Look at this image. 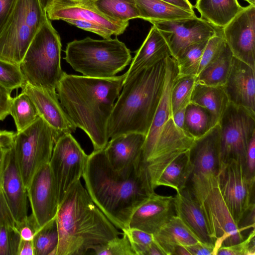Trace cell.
I'll return each instance as SVG.
<instances>
[{
	"mask_svg": "<svg viewBox=\"0 0 255 255\" xmlns=\"http://www.w3.org/2000/svg\"><path fill=\"white\" fill-rule=\"evenodd\" d=\"M125 77V73L99 78L64 72L57 85L61 106L73 125L89 136L94 150L104 149L109 141L108 122Z\"/></svg>",
	"mask_w": 255,
	"mask_h": 255,
	"instance_id": "1",
	"label": "cell"
},
{
	"mask_svg": "<svg viewBox=\"0 0 255 255\" xmlns=\"http://www.w3.org/2000/svg\"><path fill=\"white\" fill-rule=\"evenodd\" d=\"M82 177L92 200L122 231L128 228L136 208L154 192L144 164L129 174L121 173L112 166L104 148L88 155Z\"/></svg>",
	"mask_w": 255,
	"mask_h": 255,
	"instance_id": "2",
	"label": "cell"
},
{
	"mask_svg": "<svg viewBox=\"0 0 255 255\" xmlns=\"http://www.w3.org/2000/svg\"><path fill=\"white\" fill-rule=\"evenodd\" d=\"M56 220L59 243L55 255H85L121 234L95 204L80 180L59 204Z\"/></svg>",
	"mask_w": 255,
	"mask_h": 255,
	"instance_id": "3",
	"label": "cell"
},
{
	"mask_svg": "<svg viewBox=\"0 0 255 255\" xmlns=\"http://www.w3.org/2000/svg\"><path fill=\"white\" fill-rule=\"evenodd\" d=\"M166 58L125 79L108 122L109 138L131 132L146 135L162 94Z\"/></svg>",
	"mask_w": 255,
	"mask_h": 255,
	"instance_id": "4",
	"label": "cell"
},
{
	"mask_svg": "<svg viewBox=\"0 0 255 255\" xmlns=\"http://www.w3.org/2000/svg\"><path fill=\"white\" fill-rule=\"evenodd\" d=\"M65 53L64 59L75 71L93 78L115 76L131 60L130 50L117 37L74 40L67 44Z\"/></svg>",
	"mask_w": 255,
	"mask_h": 255,
	"instance_id": "5",
	"label": "cell"
},
{
	"mask_svg": "<svg viewBox=\"0 0 255 255\" xmlns=\"http://www.w3.org/2000/svg\"><path fill=\"white\" fill-rule=\"evenodd\" d=\"M218 174L192 173L190 188L205 216L214 244V255L220 248L245 239L244 231L235 222L222 195Z\"/></svg>",
	"mask_w": 255,
	"mask_h": 255,
	"instance_id": "6",
	"label": "cell"
},
{
	"mask_svg": "<svg viewBox=\"0 0 255 255\" xmlns=\"http://www.w3.org/2000/svg\"><path fill=\"white\" fill-rule=\"evenodd\" d=\"M61 48L60 36L47 18L19 64L25 83L39 88L56 90L64 72L61 65Z\"/></svg>",
	"mask_w": 255,
	"mask_h": 255,
	"instance_id": "7",
	"label": "cell"
},
{
	"mask_svg": "<svg viewBox=\"0 0 255 255\" xmlns=\"http://www.w3.org/2000/svg\"><path fill=\"white\" fill-rule=\"evenodd\" d=\"M47 18L38 0H17L0 33V59L19 65Z\"/></svg>",
	"mask_w": 255,
	"mask_h": 255,
	"instance_id": "8",
	"label": "cell"
},
{
	"mask_svg": "<svg viewBox=\"0 0 255 255\" xmlns=\"http://www.w3.org/2000/svg\"><path fill=\"white\" fill-rule=\"evenodd\" d=\"M55 141L53 130L39 116L24 129L14 132L10 146L26 190L39 170L49 163Z\"/></svg>",
	"mask_w": 255,
	"mask_h": 255,
	"instance_id": "9",
	"label": "cell"
},
{
	"mask_svg": "<svg viewBox=\"0 0 255 255\" xmlns=\"http://www.w3.org/2000/svg\"><path fill=\"white\" fill-rule=\"evenodd\" d=\"M218 124L222 164L231 159L245 164L249 142L255 133V114L229 103Z\"/></svg>",
	"mask_w": 255,
	"mask_h": 255,
	"instance_id": "10",
	"label": "cell"
},
{
	"mask_svg": "<svg viewBox=\"0 0 255 255\" xmlns=\"http://www.w3.org/2000/svg\"><path fill=\"white\" fill-rule=\"evenodd\" d=\"M88 157L71 133L62 135L55 142L49 164L59 205L70 188L83 176Z\"/></svg>",
	"mask_w": 255,
	"mask_h": 255,
	"instance_id": "11",
	"label": "cell"
},
{
	"mask_svg": "<svg viewBox=\"0 0 255 255\" xmlns=\"http://www.w3.org/2000/svg\"><path fill=\"white\" fill-rule=\"evenodd\" d=\"M218 177L224 199L240 227L244 218L255 206L253 197L255 178L249 177L244 163L235 159L222 164Z\"/></svg>",
	"mask_w": 255,
	"mask_h": 255,
	"instance_id": "12",
	"label": "cell"
},
{
	"mask_svg": "<svg viewBox=\"0 0 255 255\" xmlns=\"http://www.w3.org/2000/svg\"><path fill=\"white\" fill-rule=\"evenodd\" d=\"M27 194L31 210L28 222L36 233L56 217L59 207L56 188L49 163L35 174Z\"/></svg>",
	"mask_w": 255,
	"mask_h": 255,
	"instance_id": "13",
	"label": "cell"
},
{
	"mask_svg": "<svg viewBox=\"0 0 255 255\" xmlns=\"http://www.w3.org/2000/svg\"><path fill=\"white\" fill-rule=\"evenodd\" d=\"M10 144L6 147L3 155L0 185L9 212L18 230L28 223V198L26 189Z\"/></svg>",
	"mask_w": 255,
	"mask_h": 255,
	"instance_id": "14",
	"label": "cell"
},
{
	"mask_svg": "<svg viewBox=\"0 0 255 255\" xmlns=\"http://www.w3.org/2000/svg\"><path fill=\"white\" fill-rule=\"evenodd\" d=\"M151 23L161 32L175 59L188 46L208 40L217 33L216 28L197 16Z\"/></svg>",
	"mask_w": 255,
	"mask_h": 255,
	"instance_id": "15",
	"label": "cell"
},
{
	"mask_svg": "<svg viewBox=\"0 0 255 255\" xmlns=\"http://www.w3.org/2000/svg\"><path fill=\"white\" fill-rule=\"evenodd\" d=\"M221 33L233 56L255 70V5L244 7Z\"/></svg>",
	"mask_w": 255,
	"mask_h": 255,
	"instance_id": "16",
	"label": "cell"
},
{
	"mask_svg": "<svg viewBox=\"0 0 255 255\" xmlns=\"http://www.w3.org/2000/svg\"><path fill=\"white\" fill-rule=\"evenodd\" d=\"M145 168L152 190L164 186L180 192L187 187L193 172L190 149L172 154Z\"/></svg>",
	"mask_w": 255,
	"mask_h": 255,
	"instance_id": "17",
	"label": "cell"
},
{
	"mask_svg": "<svg viewBox=\"0 0 255 255\" xmlns=\"http://www.w3.org/2000/svg\"><path fill=\"white\" fill-rule=\"evenodd\" d=\"M21 89L22 92L26 93L34 103L39 116L53 130L56 141L64 134L75 131L77 128L61 106L56 90L39 88L26 83Z\"/></svg>",
	"mask_w": 255,
	"mask_h": 255,
	"instance_id": "18",
	"label": "cell"
},
{
	"mask_svg": "<svg viewBox=\"0 0 255 255\" xmlns=\"http://www.w3.org/2000/svg\"><path fill=\"white\" fill-rule=\"evenodd\" d=\"M46 14L49 20L77 19L92 22L108 29L115 35L122 34L129 23L107 17L89 0H55L47 9Z\"/></svg>",
	"mask_w": 255,
	"mask_h": 255,
	"instance_id": "19",
	"label": "cell"
},
{
	"mask_svg": "<svg viewBox=\"0 0 255 255\" xmlns=\"http://www.w3.org/2000/svg\"><path fill=\"white\" fill-rule=\"evenodd\" d=\"M145 138L144 134L131 132L111 138L104 150L114 169L129 174L143 164L142 147Z\"/></svg>",
	"mask_w": 255,
	"mask_h": 255,
	"instance_id": "20",
	"label": "cell"
},
{
	"mask_svg": "<svg viewBox=\"0 0 255 255\" xmlns=\"http://www.w3.org/2000/svg\"><path fill=\"white\" fill-rule=\"evenodd\" d=\"M175 215L173 197L153 192L134 210L128 228L154 234Z\"/></svg>",
	"mask_w": 255,
	"mask_h": 255,
	"instance_id": "21",
	"label": "cell"
},
{
	"mask_svg": "<svg viewBox=\"0 0 255 255\" xmlns=\"http://www.w3.org/2000/svg\"><path fill=\"white\" fill-rule=\"evenodd\" d=\"M223 89L230 103L255 114V70L233 56Z\"/></svg>",
	"mask_w": 255,
	"mask_h": 255,
	"instance_id": "22",
	"label": "cell"
},
{
	"mask_svg": "<svg viewBox=\"0 0 255 255\" xmlns=\"http://www.w3.org/2000/svg\"><path fill=\"white\" fill-rule=\"evenodd\" d=\"M178 76L176 61L172 56H168L166 58V73L162 94L142 147L143 164L149 156L164 125L171 118V93Z\"/></svg>",
	"mask_w": 255,
	"mask_h": 255,
	"instance_id": "23",
	"label": "cell"
},
{
	"mask_svg": "<svg viewBox=\"0 0 255 255\" xmlns=\"http://www.w3.org/2000/svg\"><path fill=\"white\" fill-rule=\"evenodd\" d=\"M220 131L218 124L205 135L195 139L190 149L192 173H219L222 166Z\"/></svg>",
	"mask_w": 255,
	"mask_h": 255,
	"instance_id": "24",
	"label": "cell"
},
{
	"mask_svg": "<svg viewBox=\"0 0 255 255\" xmlns=\"http://www.w3.org/2000/svg\"><path fill=\"white\" fill-rule=\"evenodd\" d=\"M175 214L202 243L214 247L204 213L190 188L187 187L173 197Z\"/></svg>",
	"mask_w": 255,
	"mask_h": 255,
	"instance_id": "25",
	"label": "cell"
},
{
	"mask_svg": "<svg viewBox=\"0 0 255 255\" xmlns=\"http://www.w3.org/2000/svg\"><path fill=\"white\" fill-rule=\"evenodd\" d=\"M194 140L187 132L177 127L171 118L163 127L144 166L175 153L190 149Z\"/></svg>",
	"mask_w": 255,
	"mask_h": 255,
	"instance_id": "26",
	"label": "cell"
},
{
	"mask_svg": "<svg viewBox=\"0 0 255 255\" xmlns=\"http://www.w3.org/2000/svg\"><path fill=\"white\" fill-rule=\"evenodd\" d=\"M168 56L171 54L168 44L161 32L153 25L140 47L136 52L128 70L125 73V79Z\"/></svg>",
	"mask_w": 255,
	"mask_h": 255,
	"instance_id": "27",
	"label": "cell"
},
{
	"mask_svg": "<svg viewBox=\"0 0 255 255\" xmlns=\"http://www.w3.org/2000/svg\"><path fill=\"white\" fill-rule=\"evenodd\" d=\"M153 235L154 241L165 255H172L178 246H188L201 242L176 215L171 217Z\"/></svg>",
	"mask_w": 255,
	"mask_h": 255,
	"instance_id": "28",
	"label": "cell"
},
{
	"mask_svg": "<svg viewBox=\"0 0 255 255\" xmlns=\"http://www.w3.org/2000/svg\"><path fill=\"white\" fill-rule=\"evenodd\" d=\"M194 7L201 18L221 29L244 8L238 0H196Z\"/></svg>",
	"mask_w": 255,
	"mask_h": 255,
	"instance_id": "29",
	"label": "cell"
},
{
	"mask_svg": "<svg viewBox=\"0 0 255 255\" xmlns=\"http://www.w3.org/2000/svg\"><path fill=\"white\" fill-rule=\"evenodd\" d=\"M139 18L148 21H164L191 18L196 16L190 11L162 0H135Z\"/></svg>",
	"mask_w": 255,
	"mask_h": 255,
	"instance_id": "30",
	"label": "cell"
},
{
	"mask_svg": "<svg viewBox=\"0 0 255 255\" xmlns=\"http://www.w3.org/2000/svg\"><path fill=\"white\" fill-rule=\"evenodd\" d=\"M190 102L208 110L219 122L230 103L223 87L197 83L193 88Z\"/></svg>",
	"mask_w": 255,
	"mask_h": 255,
	"instance_id": "31",
	"label": "cell"
},
{
	"mask_svg": "<svg viewBox=\"0 0 255 255\" xmlns=\"http://www.w3.org/2000/svg\"><path fill=\"white\" fill-rule=\"evenodd\" d=\"M233 58L226 43L220 55L195 77V83L206 86L223 87L228 78Z\"/></svg>",
	"mask_w": 255,
	"mask_h": 255,
	"instance_id": "32",
	"label": "cell"
},
{
	"mask_svg": "<svg viewBox=\"0 0 255 255\" xmlns=\"http://www.w3.org/2000/svg\"><path fill=\"white\" fill-rule=\"evenodd\" d=\"M218 123L219 121L207 109L191 102L186 106L185 130L194 139L203 136Z\"/></svg>",
	"mask_w": 255,
	"mask_h": 255,
	"instance_id": "33",
	"label": "cell"
},
{
	"mask_svg": "<svg viewBox=\"0 0 255 255\" xmlns=\"http://www.w3.org/2000/svg\"><path fill=\"white\" fill-rule=\"evenodd\" d=\"M100 12L117 22L139 18L135 0H89Z\"/></svg>",
	"mask_w": 255,
	"mask_h": 255,
	"instance_id": "34",
	"label": "cell"
},
{
	"mask_svg": "<svg viewBox=\"0 0 255 255\" xmlns=\"http://www.w3.org/2000/svg\"><path fill=\"white\" fill-rule=\"evenodd\" d=\"M9 113L14 120L17 131H21L29 127L39 117L34 103L23 92L12 98Z\"/></svg>",
	"mask_w": 255,
	"mask_h": 255,
	"instance_id": "35",
	"label": "cell"
},
{
	"mask_svg": "<svg viewBox=\"0 0 255 255\" xmlns=\"http://www.w3.org/2000/svg\"><path fill=\"white\" fill-rule=\"evenodd\" d=\"M20 239L6 204L0 217V255H17Z\"/></svg>",
	"mask_w": 255,
	"mask_h": 255,
	"instance_id": "36",
	"label": "cell"
},
{
	"mask_svg": "<svg viewBox=\"0 0 255 255\" xmlns=\"http://www.w3.org/2000/svg\"><path fill=\"white\" fill-rule=\"evenodd\" d=\"M32 242L34 255H55L59 243L56 217L36 232Z\"/></svg>",
	"mask_w": 255,
	"mask_h": 255,
	"instance_id": "37",
	"label": "cell"
},
{
	"mask_svg": "<svg viewBox=\"0 0 255 255\" xmlns=\"http://www.w3.org/2000/svg\"><path fill=\"white\" fill-rule=\"evenodd\" d=\"M208 40L202 41L188 46L175 59L179 77L187 76L196 77Z\"/></svg>",
	"mask_w": 255,
	"mask_h": 255,
	"instance_id": "38",
	"label": "cell"
},
{
	"mask_svg": "<svg viewBox=\"0 0 255 255\" xmlns=\"http://www.w3.org/2000/svg\"><path fill=\"white\" fill-rule=\"evenodd\" d=\"M195 84V77L178 76L171 93L172 115L178 111L186 108L191 102V97Z\"/></svg>",
	"mask_w": 255,
	"mask_h": 255,
	"instance_id": "39",
	"label": "cell"
},
{
	"mask_svg": "<svg viewBox=\"0 0 255 255\" xmlns=\"http://www.w3.org/2000/svg\"><path fill=\"white\" fill-rule=\"evenodd\" d=\"M25 83L19 65L0 59V84L10 91Z\"/></svg>",
	"mask_w": 255,
	"mask_h": 255,
	"instance_id": "40",
	"label": "cell"
},
{
	"mask_svg": "<svg viewBox=\"0 0 255 255\" xmlns=\"http://www.w3.org/2000/svg\"><path fill=\"white\" fill-rule=\"evenodd\" d=\"M116 238L107 243L94 247L92 250L97 255H135L127 235Z\"/></svg>",
	"mask_w": 255,
	"mask_h": 255,
	"instance_id": "41",
	"label": "cell"
},
{
	"mask_svg": "<svg viewBox=\"0 0 255 255\" xmlns=\"http://www.w3.org/2000/svg\"><path fill=\"white\" fill-rule=\"evenodd\" d=\"M123 232L127 235L135 255H145L154 241L153 234L137 229L128 228Z\"/></svg>",
	"mask_w": 255,
	"mask_h": 255,
	"instance_id": "42",
	"label": "cell"
},
{
	"mask_svg": "<svg viewBox=\"0 0 255 255\" xmlns=\"http://www.w3.org/2000/svg\"><path fill=\"white\" fill-rule=\"evenodd\" d=\"M226 44V43L221 33L217 32L208 39L202 55L197 75L208 65L218 58Z\"/></svg>",
	"mask_w": 255,
	"mask_h": 255,
	"instance_id": "43",
	"label": "cell"
},
{
	"mask_svg": "<svg viewBox=\"0 0 255 255\" xmlns=\"http://www.w3.org/2000/svg\"><path fill=\"white\" fill-rule=\"evenodd\" d=\"M255 228L248 237L239 243L220 248L216 255H255Z\"/></svg>",
	"mask_w": 255,
	"mask_h": 255,
	"instance_id": "44",
	"label": "cell"
},
{
	"mask_svg": "<svg viewBox=\"0 0 255 255\" xmlns=\"http://www.w3.org/2000/svg\"><path fill=\"white\" fill-rule=\"evenodd\" d=\"M65 21L78 28L96 33L104 39L111 38V36L113 35L111 30L92 22L77 19H67Z\"/></svg>",
	"mask_w": 255,
	"mask_h": 255,
	"instance_id": "45",
	"label": "cell"
},
{
	"mask_svg": "<svg viewBox=\"0 0 255 255\" xmlns=\"http://www.w3.org/2000/svg\"><path fill=\"white\" fill-rule=\"evenodd\" d=\"M245 167L249 177L255 178V133L253 135L249 144Z\"/></svg>",
	"mask_w": 255,
	"mask_h": 255,
	"instance_id": "46",
	"label": "cell"
},
{
	"mask_svg": "<svg viewBox=\"0 0 255 255\" xmlns=\"http://www.w3.org/2000/svg\"><path fill=\"white\" fill-rule=\"evenodd\" d=\"M12 91L0 84V121L4 120L10 115Z\"/></svg>",
	"mask_w": 255,
	"mask_h": 255,
	"instance_id": "47",
	"label": "cell"
},
{
	"mask_svg": "<svg viewBox=\"0 0 255 255\" xmlns=\"http://www.w3.org/2000/svg\"><path fill=\"white\" fill-rule=\"evenodd\" d=\"M17 0H0V33L11 14Z\"/></svg>",
	"mask_w": 255,
	"mask_h": 255,
	"instance_id": "48",
	"label": "cell"
},
{
	"mask_svg": "<svg viewBox=\"0 0 255 255\" xmlns=\"http://www.w3.org/2000/svg\"><path fill=\"white\" fill-rule=\"evenodd\" d=\"M185 247L190 255H214V247L201 242Z\"/></svg>",
	"mask_w": 255,
	"mask_h": 255,
	"instance_id": "49",
	"label": "cell"
},
{
	"mask_svg": "<svg viewBox=\"0 0 255 255\" xmlns=\"http://www.w3.org/2000/svg\"><path fill=\"white\" fill-rule=\"evenodd\" d=\"M20 239L24 241H32L35 231L32 226L28 223L18 229Z\"/></svg>",
	"mask_w": 255,
	"mask_h": 255,
	"instance_id": "50",
	"label": "cell"
},
{
	"mask_svg": "<svg viewBox=\"0 0 255 255\" xmlns=\"http://www.w3.org/2000/svg\"><path fill=\"white\" fill-rule=\"evenodd\" d=\"M17 255H34L32 241L20 239Z\"/></svg>",
	"mask_w": 255,
	"mask_h": 255,
	"instance_id": "51",
	"label": "cell"
},
{
	"mask_svg": "<svg viewBox=\"0 0 255 255\" xmlns=\"http://www.w3.org/2000/svg\"><path fill=\"white\" fill-rule=\"evenodd\" d=\"M185 109L186 108H184L178 111L171 116V118L175 125L185 131H186L185 128Z\"/></svg>",
	"mask_w": 255,
	"mask_h": 255,
	"instance_id": "52",
	"label": "cell"
},
{
	"mask_svg": "<svg viewBox=\"0 0 255 255\" xmlns=\"http://www.w3.org/2000/svg\"><path fill=\"white\" fill-rule=\"evenodd\" d=\"M181 8L194 12L193 6L189 0H162Z\"/></svg>",
	"mask_w": 255,
	"mask_h": 255,
	"instance_id": "53",
	"label": "cell"
},
{
	"mask_svg": "<svg viewBox=\"0 0 255 255\" xmlns=\"http://www.w3.org/2000/svg\"><path fill=\"white\" fill-rule=\"evenodd\" d=\"M14 132L13 131L0 130V147L10 144Z\"/></svg>",
	"mask_w": 255,
	"mask_h": 255,
	"instance_id": "54",
	"label": "cell"
},
{
	"mask_svg": "<svg viewBox=\"0 0 255 255\" xmlns=\"http://www.w3.org/2000/svg\"><path fill=\"white\" fill-rule=\"evenodd\" d=\"M145 255H165V254L154 241L147 250Z\"/></svg>",
	"mask_w": 255,
	"mask_h": 255,
	"instance_id": "55",
	"label": "cell"
},
{
	"mask_svg": "<svg viewBox=\"0 0 255 255\" xmlns=\"http://www.w3.org/2000/svg\"><path fill=\"white\" fill-rule=\"evenodd\" d=\"M172 255H190L185 246H177L172 254Z\"/></svg>",
	"mask_w": 255,
	"mask_h": 255,
	"instance_id": "56",
	"label": "cell"
},
{
	"mask_svg": "<svg viewBox=\"0 0 255 255\" xmlns=\"http://www.w3.org/2000/svg\"><path fill=\"white\" fill-rule=\"evenodd\" d=\"M55 0H38L42 8L46 11Z\"/></svg>",
	"mask_w": 255,
	"mask_h": 255,
	"instance_id": "57",
	"label": "cell"
},
{
	"mask_svg": "<svg viewBox=\"0 0 255 255\" xmlns=\"http://www.w3.org/2000/svg\"><path fill=\"white\" fill-rule=\"evenodd\" d=\"M6 203L4 198L3 194L0 185V217L2 211L3 210Z\"/></svg>",
	"mask_w": 255,
	"mask_h": 255,
	"instance_id": "58",
	"label": "cell"
},
{
	"mask_svg": "<svg viewBox=\"0 0 255 255\" xmlns=\"http://www.w3.org/2000/svg\"><path fill=\"white\" fill-rule=\"evenodd\" d=\"M8 145L0 147V172H1V169L3 155H4L5 149Z\"/></svg>",
	"mask_w": 255,
	"mask_h": 255,
	"instance_id": "59",
	"label": "cell"
},
{
	"mask_svg": "<svg viewBox=\"0 0 255 255\" xmlns=\"http://www.w3.org/2000/svg\"><path fill=\"white\" fill-rule=\"evenodd\" d=\"M248 2L250 4L255 5V0H244Z\"/></svg>",
	"mask_w": 255,
	"mask_h": 255,
	"instance_id": "60",
	"label": "cell"
},
{
	"mask_svg": "<svg viewBox=\"0 0 255 255\" xmlns=\"http://www.w3.org/2000/svg\"></svg>",
	"mask_w": 255,
	"mask_h": 255,
	"instance_id": "61",
	"label": "cell"
}]
</instances>
